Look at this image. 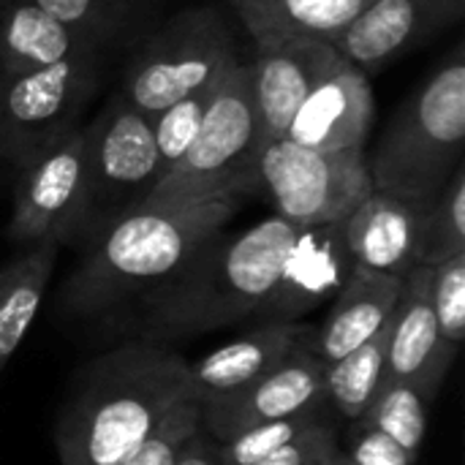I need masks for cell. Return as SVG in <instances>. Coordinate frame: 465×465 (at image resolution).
Wrapping results in <instances>:
<instances>
[{"mask_svg":"<svg viewBox=\"0 0 465 465\" xmlns=\"http://www.w3.org/2000/svg\"><path fill=\"white\" fill-rule=\"evenodd\" d=\"M202 430V406L188 401L177 406L163 422L120 465H177L191 439Z\"/></svg>","mask_w":465,"mask_h":465,"instance_id":"29","label":"cell"},{"mask_svg":"<svg viewBox=\"0 0 465 465\" xmlns=\"http://www.w3.org/2000/svg\"><path fill=\"white\" fill-rule=\"evenodd\" d=\"M98 49L35 0H5L0 8V74H25Z\"/></svg>","mask_w":465,"mask_h":465,"instance_id":"20","label":"cell"},{"mask_svg":"<svg viewBox=\"0 0 465 465\" xmlns=\"http://www.w3.org/2000/svg\"><path fill=\"white\" fill-rule=\"evenodd\" d=\"M341 63V52L316 38H278L256 44L251 82L259 147L286 136L300 104Z\"/></svg>","mask_w":465,"mask_h":465,"instance_id":"12","label":"cell"},{"mask_svg":"<svg viewBox=\"0 0 465 465\" xmlns=\"http://www.w3.org/2000/svg\"><path fill=\"white\" fill-rule=\"evenodd\" d=\"M465 0H373L332 46L360 71H379L463 19Z\"/></svg>","mask_w":465,"mask_h":465,"instance_id":"13","label":"cell"},{"mask_svg":"<svg viewBox=\"0 0 465 465\" xmlns=\"http://www.w3.org/2000/svg\"><path fill=\"white\" fill-rule=\"evenodd\" d=\"M465 60L458 49L395 114L365 158L373 191L428 207L463 166Z\"/></svg>","mask_w":465,"mask_h":465,"instance_id":"4","label":"cell"},{"mask_svg":"<svg viewBox=\"0 0 465 465\" xmlns=\"http://www.w3.org/2000/svg\"><path fill=\"white\" fill-rule=\"evenodd\" d=\"M425 210L406 199L371 191L343 218V237L354 264L403 278L417 264Z\"/></svg>","mask_w":465,"mask_h":465,"instance_id":"18","label":"cell"},{"mask_svg":"<svg viewBox=\"0 0 465 465\" xmlns=\"http://www.w3.org/2000/svg\"><path fill=\"white\" fill-rule=\"evenodd\" d=\"M300 226L270 215L237 234H215L169 281L144 294L142 338H193L256 319Z\"/></svg>","mask_w":465,"mask_h":465,"instance_id":"2","label":"cell"},{"mask_svg":"<svg viewBox=\"0 0 465 465\" xmlns=\"http://www.w3.org/2000/svg\"><path fill=\"white\" fill-rule=\"evenodd\" d=\"M401 286L403 278L398 275L373 272L354 264L343 289L332 297L324 324L311 332L308 349L330 365L362 346L390 322L401 297Z\"/></svg>","mask_w":465,"mask_h":465,"instance_id":"19","label":"cell"},{"mask_svg":"<svg viewBox=\"0 0 465 465\" xmlns=\"http://www.w3.org/2000/svg\"><path fill=\"white\" fill-rule=\"evenodd\" d=\"M322 465H346V458H343V450H338L327 463H322Z\"/></svg>","mask_w":465,"mask_h":465,"instance_id":"34","label":"cell"},{"mask_svg":"<svg viewBox=\"0 0 465 465\" xmlns=\"http://www.w3.org/2000/svg\"><path fill=\"white\" fill-rule=\"evenodd\" d=\"M177 465H223L221 460V447L213 436H207L204 430H199L191 444L185 447V452L180 455Z\"/></svg>","mask_w":465,"mask_h":465,"instance_id":"33","label":"cell"},{"mask_svg":"<svg viewBox=\"0 0 465 465\" xmlns=\"http://www.w3.org/2000/svg\"><path fill=\"white\" fill-rule=\"evenodd\" d=\"M256 174L275 215L300 229L343 221L373 191L365 150L324 153L286 136L259 147Z\"/></svg>","mask_w":465,"mask_h":465,"instance_id":"8","label":"cell"},{"mask_svg":"<svg viewBox=\"0 0 465 465\" xmlns=\"http://www.w3.org/2000/svg\"><path fill=\"white\" fill-rule=\"evenodd\" d=\"M433 267L414 264L403 275L398 305L390 316L387 330V379L409 381L428 392L439 395V387L452 368L455 357L439 335L433 302H430Z\"/></svg>","mask_w":465,"mask_h":465,"instance_id":"15","label":"cell"},{"mask_svg":"<svg viewBox=\"0 0 465 465\" xmlns=\"http://www.w3.org/2000/svg\"><path fill=\"white\" fill-rule=\"evenodd\" d=\"M338 450L341 447L335 439V428L330 422L319 420L316 425L302 430L297 439L286 441L283 447H278L275 452H270L267 458H262L253 465H322L327 463Z\"/></svg>","mask_w":465,"mask_h":465,"instance_id":"31","label":"cell"},{"mask_svg":"<svg viewBox=\"0 0 465 465\" xmlns=\"http://www.w3.org/2000/svg\"><path fill=\"white\" fill-rule=\"evenodd\" d=\"M465 253V166H460L444 191L428 204L417 245V264L436 267Z\"/></svg>","mask_w":465,"mask_h":465,"instance_id":"25","label":"cell"},{"mask_svg":"<svg viewBox=\"0 0 465 465\" xmlns=\"http://www.w3.org/2000/svg\"><path fill=\"white\" fill-rule=\"evenodd\" d=\"M308 341L297 346L281 365H275L270 373L242 387L240 392L199 403L202 430L215 441H226L253 425L322 409L327 362L308 349Z\"/></svg>","mask_w":465,"mask_h":465,"instance_id":"11","label":"cell"},{"mask_svg":"<svg viewBox=\"0 0 465 465\" xmlns=\"http://www.w3.org/2000/svg\"><path fill=\"white\" fill-rule=\"evenodd\" d=\"M319 409L286 417V420H275V422H262L253 425L226 441H218L221 447V460L223 465H253L262 458H267L270 452H275L278 447H283L286 441L297 439L302 430H308L311 425H316Z\"/></svg>","mask_w":465,"mask_h":465,"instance_id":"28","label":"cell"},{"mask_svg":"<svg viewBox=\"0 0 465 465\" xmlns=\"http://www.w3.org/2000/svg\"><path fill=\"white\" fill-rule=\"evenodd\" d=\"M44 11L104 46L128 19L136 0H35Z\"/></svg>","mask_w":465,"mask_h":465,"instance_id":"30","label":"cell"},{"mask_svg":"<svg viewBox=\"0 0 465 465\" xmlns=\"http://www.w3.org/2000/svg\"><path fill=\"white\" fill-rule=\"evenodd\" d=\"M188 401H196L188 362L155 341H134L93 360L57 417L60 465H120Z\"/></svg>","mask_w":465,"mask_h":465,"instance_id":"1","label":"cell"},{"mask_svg":"<svg viewBox=\"0 0 465 465\" xmlns=\"http://www.w3.org/2000/svg\"><path fill=\"white\" fill-rule=\"evenodd\" d=\"M311 332L313 327L300 322H262L256 330L218 346L196 362H188V379L196 401L210 403L240 392L281 365L311 338Z\"/></svg>","mask_w":465,"mask_h":465,"instance_id":"17","label":"cell"},{"mask_svg":"<svg viewBox=\"0 0 465 465\" xmlns=\"http://www.w3.org/2000/svg\"><path fill=\"white\" fill-rule=\"evenodd\" d=\"M84 183V128H74L27 166L14 191L8 234L16 245L74 242Z\"/></svg>","mask_w":465,"mask_h":465,"instance_id":"10","label":"cell"},{"mask_svg":"<svg viewBox=\"0 0 465 465\" xmlns=\"http://www.w3.org/2000/svg\"><path fill=\"white\" fill-rule=\"evenodd\" d=\"M60 242L41 240L0 267V373L16 354L44 302Z\"/></svg>","mask_w":465,"mask_h":465,"instance_id":"22","label":"cell"},{"mask_svg":"<svg viewBox=\"0 0 465 465\" xmlns=\"http://www.w3.org/2000/svg\"><path fill=\"white\" fill-rule=\"evenodd\" d=\"M237 60L234 38L215 8H191L161 27L131 63L123 98L155 117L177 98L210 84Z\"/></svg>","mask_w":465,"mask_h":465,"instance_id":"7","label":"cell"},{"mask_svg":"<svg viewBox=\"0 0 465 465\" xmlns=\"http://www.w3.org/2000/svg\"><path fill=\"white\" fill-rule=\"evenodd\" d=\"M98 52L25 74H0V155L19 169L76 128L98 84Z\"/></svg>","mask_w":465,"mask_h":465,"instance_id":"9","label":"cell"},{"mask_svg":"<svg viewBox=\"0 0 465 465\" xmlns=\"http://www.w3.org/2000/svg\"><path fill=\"white\" fill-rule=\"evenodd\" d=\"M430 302L441 343L458 354L465 341V253L433 267Z\"/></svg>","mask_w":465,"mask_h":465,"instance_id":"27","label":"cell"},{"mask_svg":"<svg viewBox=\"0 0 465 465\" xmlns=\"http://www.w3.org/2000/svg\"><path fill=\"white\" fill-rule=\"evenodd\" d=\"M158 180L161 163L150 117L134 109L120 93L84 128V183L76 240L84 245L95 240L114 221L136 210Z\"/></svg>","mask_w":465,"mask_h":465,"instance_id":"6","label":"cell"},{"mask_svg":"<svg viewBox=\"0 0 465 465\" xmlns=\"http://www.w3.org/2000/svg\"><path fill=\"white\" fill-rule=\"evenodd\" d=\"M373 0H232L253 41L316 38L332 44Z\"/></svg>","mask_w":465,"mask_h":465,"instance_id":"21","label":"cell"},{"mask_svg":"<svg viewBox=\"0 0 465 465\" xmlns=\"http://www.w3.org/2000/svg\"><path fill=\"white\" fill-rule=\"evenodd\" d=\"M226 71V68H223ZM221 79V76H218ZM218 79H213L210 84L177 98L174 104H169L163 112H158L155 117H150V128H153V142H155V153H158V163H161V177L177 163V158L188 150V144L193 142L210 101L215 95Z\"/></svg>","mask_w":465,"mask_h":465,"instance_id":"26","label":"cell"},{"mask_svg":"<svg viewBox=\"0 0 465 465\" xmlns=\"http://www.w3.org/2000/svg\"><path fill=\"white\" fill-rule=\"evenodd\" d=\"M256 158L259 139L251 63L237 57L221 74L193 142L142 204L240 199L259 183Z\"/></svg>","mask_w":465,"mask_h":465,"instance_id":"5","label":"cell"},{"mask_svg":"<svg viewBox=\"0 0 465 465\" xmlns=\"http://www.w3.org/2000/svg\"><path fill=\"white\" fill-rule=\"evenodd\" d=\"M237 199L139 204L84 245L60 302L74 316H98L142 300L223 232Z\"/></svg>","mask_w":465,"mask_h":465,"instance_id":"3","label":"cell"},{"mask_svg":"<svg viewBox=\"0 0 465 465\" xmlns=\"http://www.w3.org/2000/svg\"><path fill=\"white\" fill-rule=\"evenodd\" d=\"M387 330L390 322L362 346L335 360L324 371V403L335 406L346 420L357 422L387 376Z\"/></svg>","mask_w":465,"mask_h":465,"instance_id":"23","label":"cell"},{"mask_svg":"<svg viewBox=\"0 0 465 465\" xmlns=\"http://www.w3.org/2000/svg\"><path fill=\"white\" fill-rule=\"evenodd\" d=\"M351 270L354 259L346 248L343 221L300 229L256 319L297 322L308 316L343 289Z\"/></svg>","mask_w":465,"mask_h":465,"instance_id":"14","label":"cell"},{"mask_svg":"<svg viewBox=\"0 0 465 465\" xmlns=\"http://www.w3.org/2000/svg\"><path fill=\"white\" fill-rule=\"evenodd\" d=\"M433 401L436 398H430L428 392H422L409 381L387 379L376 392V398L371 401L368 411L357 422L381 430L417 460L428 439V420H430Z\"/></svg>","mask_w":465,"mask_h":465,"instance_id":"24","label":"cell"},{"mask_svg":"<svg viewBox=\"0 0 465 465\" xmlns=\"http://www.w3.org/2000/svg\"><path fill=\"white\" fill-rule=\"evenodd\" d=\"M343 458L346 465H417V460L398 441L362 422H354L351 441Z\"/></svg>","mask_w":465,"mask_h":465,"instance_id":"32","label":"cell"},{"mask_svg":"<svg viewBox=\"0 0 465 465\" xmlns=\"http://www.w3.org/2000/svg\"><path fill=\"white\" fill-rule=\"evenodd\" d=\"M373 114L376 101L368 74L343 60L300 104L286 139L324 153L365 150Z\"/></svg>","mask_w":465,"mask_h":465,"instance_id":"16","label":"cell"}]
</instances>
